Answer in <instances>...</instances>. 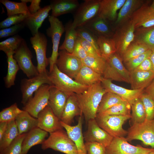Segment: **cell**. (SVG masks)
<instances>
[{
	"mask_svg": "<svg viewBox=\"0 0 154 154\" xmlns=\"http://www.w3.org/2000/svg\"><path fill=\"white\" fill-rule=\"evenodd\" d=\"M48 136V133L38 127L27 133L22 143L23 154H27L33 146L42 144Z\"/></svg>",
	"mask_w": 154,
	"mask_h": 154,
	"instance_id": "cell-26",
	"label": "cell"
},
{
	"mask_svg": "<svg viewBox=\"0 0 154 154\" xmlns=\"http://www.w3.org/2000/svg\"><path fill=\"white\" fill-rule=\"evenodd\" d=\"M13 57L17 62L19 69L29 78L39 74L37 67L32 62V53L24 39L15 51Z\"/></svg>",
	"mask_w": 154,
	"mask_h": 154,
	"instance_id": "cell-9",
	"label": "cell"
},
{
	"mask_svg": "<svg viewBox=\"0 0 154 154\" xmlns=\"http://www.w3.org/2000/svg\"><path fill=\"white\" fill-rule=\"evenodd\" d=\"M64 29V39L59 49L60 50H65L69 53H72L78 37L76 28L73 25L72 22L70 21L66 24Z\"/></svg>",
	"mask_w": 154,
	"mask_h": 154,
	"instance_id": "cell-33",
	"label": "cell"
},
{
	"mask_svg": "<svg viewBox=\"0 0 154 154\" xmlns=\"http://www.w3.org/2000/svg\"><path fill=\"white\" fill-rule=\"evenodd\" d=\"M149 57L145 60L133 71H153V65Z\"/></svg>",
	"mask_w": 154,
	"mask_h": 154,
	"instance_id": "cell-54",
	"label": "cell"
},
{
	"mask_svg": "<svg viewBox=\"0 0 154 154\" xmlns=\"http://www.w3.org/2000/svg\"><path fill=\"white\" fill-rule=\"evenodd\" d=\"M102 77L89 67L83 65L74 79L77 82L89 86L100 81Z\"/></svg>",
	"mask_w": 154,
	"mask_h": 154,
	"instance_id": "cell-30",
	"label": "cell"
},
{
	"mask_svg": "<svg viewBox=\"0 0 154 154\" xmlns=\"http://www.w3.org/2000/svg\"><path fill=\"white\" fill-rule=\"evenodd\" d=\"M107 92L100 81L89 86L81 93L76 94L86 123L89 120L96 118L99 104Z\"/></svg>",
	"mask_w": 154,
	"mask_h": 154,
	"instance_id": "cell-1",
	"label": "cell"
},
{
	"mask_svg": "<svg viewBox=\"0 0 154 154\" xmlns=\"http://www.w3.org/2000/svg\"><path fill=\"white\" fill-rule=\"evenodd\" d=\"M49 134L41 144L42 149H51L65 154H78L75 144L63 129Z\"/></svg>",
	"mask_w": 154,
	"mask_h": 154,
	"instance_id": "cell-2",
	"label": "cell"
},
{
	"mask_svg": "<svg viewBox=\"0 0 154 154\" xmlns=\"http://www.w3.org/2000/svg\"><path fill=\"white\" fill-rule=\"evenodd\" d=\"M148 154H154V149L153 150L149 152Z\"/></svg>",
	"mask_w": 154,
	"mask_h": 154,
	"instance_id": "cell-60",
	"label": "cell"
},
{
	"mask_svg": "<svg viewBox=\"0 0 154 154\" xmlns=\"http://www.w3.org/2000/svg\"><path fill=\"white\" fill-rule=\"evenodd\" d=\"M127 131L125 138L128 141L139 140L145 145L154 149V118L131 125Z\"/></svg>",
	"mask_w": 154,
	"mask_h": 154,
	"instance_id": "cell-6",
	"label": "cell"
},
{
	"mask_svg": "<svg viewBox=\"0 0 154 154\" xmlns=\"http://www.w3.org/2000/svg\"><path fill=\"white\" fill-rule=\"evenodd\" d=\"M150 1L145 3L132 15L130 19L134 25L135 29L154 26V12L148 8Z\"/></svg>",
	"mask_w": 154,
	"mask_h": 154,
	"instance_id": "cell-20",
	"label": "cell"
},
{
	"mask_svg": "<svg viewBox=\"0 0 154 154\" xmlns=\"http://www.w3.org/2000/svg\"><path fill=\"white\" fill-rule=\"evenodd\" d=\"M56 64L60 71L74 79L83 65L81 59L65 50L59 51Z\"/></svg>",
	"mask_w": 154,
	"mask_h": 154,
	"instance_id": "cell-14",
	"label": "cell"
},
{
	"mask_svg": "<svg viewBox=\"0 0 154 154\" xmlns=\"http://www.w3.org/2000/svg\"><path fill=\"white\" fill-rule=\"evenodd\" d=\"M153 149L131 145L124 137H114L106 147V154H148Z\"/></svg>",
	"mask_w": 154,
	"mask_h": 154,
	"instance_id": "cell-13",
	"label": "cell"
},
{
	"mask_svg": "<svg viewBox=\"0 0 154 154\" xmlns=\"http://www.w3.org/2000/svg\"><path fill=\"white\" fill-rule=\"evenodd\" d=\"M131 115H104L97 114L95 119L99 125L113 137H124L127 131L123 127L125 122L130 119Z\"/></svg>",
	"mask_w": 154,
	"mask_h": 154,
	"instance_id": "cell-4",
	"label": "cell"
},
{
	"mask_svg": "<svg viewBox=\"0 0 154 154\" xmlns=\"http://www.w3.org/2000/svg\"><path fill=\"white\" fill-rule=\"evenodd\" d=\"M154 78L153 71L129 72V83L131 89L144 90Z\"/></svg>",
	"mask_w": 154,
	"mask_h": 154,
	"instance_id": "cell-28",
	"label": "cell"
},
{
	"mask_svg": "<svg viewBox=\"0 0 154 154\" xmlns=\"http://www.w3.org/2000/svg\"><path fill=\"white\" fill-rule=\"evenodd\" d=\"M48 78L52 85L69 95L80 94L86 90L88 86L82 85L60 71L56 64L52 70L48 72Z\"/></svg>",
	"mask_w": 154,
	"mask_h": 154,
	"instance_id": "cell-3",
	"label": "cell"
},
{
	"mask_svg": "<svg viewBox=\"0 0 154 154\" xmlns=\"http://www.w3.org/2000/svg\"><path fill=\"white\" fill-rule=\"evenodd\" d=\"M149 58L153 66V71L154 72V51L152 52Z\"/></svg>",
	"mask_w": 154,
	"mask_h": 154,
	"instance_id": "cell-58",
	"label": "cell"
},
{
	"mask_svg": "<svg viewBox=\"0 0 154 154\" xmlns=\"http://www.w3.org/2000/svg\"><path fill=\"white\" fill-rule=\"evenodd\" d=\"M79 37L81 43L88 56L95 57L101 56L100 54L90 43L84 39Z\"/></svg>",
	"mask_w": 154,
	"mask_h": 154,
	"instance_id": "cell-53",
	"label": "cell"
},
{
	"mask_svg": "<svg viewBox=\"0 0 154 154\" xmlns=\"http://www.w3.org/2000/svg\"><path fill=\"white\" fill-rule=\"evenodd\" d=\"M44 84L53 85L48 78V73L39 74L32 78H24L21 80V90L22 94L21 103L24 106L33 96V94Z\"/></svg>",
	"mask_w": 154,
	"mask_h": 154,
	"instance_id": "cell-15",
	"label": "cell"
},
{
	"mask_svg": "<svg viewBox=\"0 0 154 154\" xmlns=\"http://www.w3.org/2000/svg\"><path fill=\"white\" fill-rule=\"evenodd\" d=\"M100 82L103 87L107 92L116 94L130 105L139 98L144 92L142 90L129 89L116 85L109 79L102 77Z\"/></svg>",
	"mask_w": 154,
	"mask_h": 154,
	"instance_id": "cell-18",
	"label": "cell"
},
{
	"mask_svg": "<svg viewBox=\"0 0 154 154\" xmlns=\"http://www.w3.org/2000/svg\"><path fill=\"white\" fill-rule=\"evenodd\" d=\"M82 61L83 65L89 67L102 76L106 64L105 59L102 56H88Z\"/></svg>",
	"mask_w": 154,
	"mask_h": 154,
	"instance_id": "cell-39",
	"label": "cell"
},
{
	"mask_svg": "<svg viewBox=\"0 0 154 154\" xmlns=\"http://www.w3.org/2000/svg\"><path fill=\"white\" fill-rule=\"evenodd\" d=\"M24 39L16 35L10 37L0 42V50L7 54L15 53Z\"/></svg>",
	"mask_w": 154,
	"mask_h": 154,
	"instance_id": "cell-42",
	"label": "cell"
},
{
	"mask_svg": "<svg viewBox=\"0 0 154 154\" xmlns=\"http://www.w3.org/2000/svg\"><path fill=\"white\" fill-rule=\"evenodd\" d=\"M134 41L143 44L149 50L154 51V26L135 29Z\"/></svg>",
	"mask_w": 154,
	"mask_h": 154,
	"instance_id": "cell-32",
	"label": "cell"
},
{
	"mask_svg": "<svg viewBox=\"0 0 154 154\" xmlns=\"http://www.w3.org/2000/svg\"><path fill=\"white\" fill-rule=\"evenodd\" d=\"M101 0H85L80 4L75 12L72 21L76 28L84 27L98 16Z\"/></svg>",
	"mask_w": 154,
	"mask_h": 154,
	"instance_id": "cell-8",
	"label": "cell"
},
{
	"mask_svg": "<svg viewBox=\"0 0 154 154\" xmlns=\"http://www.w3.org/2000/svg\"><path fill=\"white\" fill-rule=\"evenodd\" d=\"M52 85H42L24 105L23 110L37 118L38 114L48 105L50 90Z\"/></svg>",
	"mask_w": 154,
	"mask_h": 154,
	"instance_id": "cell-10",
	"label": "cell"
},
{
	"mask_svg": "<svg viewBox=\"0 0 154 154\" xmlns=\"http://www.w3.org/2000/svg\"><path fill=\"white\" fill-rule=\"evenodd\" d=\"M26 133L19 135L0 154H23L22 143Z\"/></svg>",
	"mask_w": 154,
	"mask_h": 154,
	"instance_id": "cell-45",
	"label": "cell"
},
{
	"mask_svg": "<svg viewBox=\"0 0 154 154\" xmlns=\"http://www.w3.org/2000/svg\"><path fill=\"white\" fill-rule=\"evenodd\" d=\"M135 30L134 24L130 20L114 32L112 38L115 44L116 52L121 56L134 41Z\"/></svg>",
	"mask_w": 154,
	"mask_h": 154,
	"instance_id": "cell-11",
	"label": "cell"
},
{
	"mask_svg": "<svg viewBox=\"0 0 154 154\" xmlns=\"http://www.w3.org/2000/svg\"><path fill=\"white\" fill-rule=\"evenodd\" d=\"M126 0H101L98 16L109 22H115L120 10Z\"/></svg>",
	"mask_w": 154,
	"mask_h": 154,
	"instance_id": "cell-21",
	"label": "cell"
},
{
	"mask_svg": "<svg viewBox=\"0 0 154 154\" xmlns=\"http://www.w3.org/2000/svg\"><path fill=\"white\" fill-rule=\"evenodd\" d=\"M145 46L133 41L129 45L121 57L124 63L143 53L149 50Z\"/></svg>",
	"mask_w": 154,
	"mask_h": 154,
	"instance_id": "cell-41",
	"label": "cell"
},
{
	"mask_svg": "<svg viewBox=\"0 0 154 154\" xmlns=\"http://www.w3.org/2000/svg\"><path fill=\"white\" fill-rule=\"evenodd\" d=\"M146 1L143 0H126L118 13L115 24L117 28L130 19L133 14Z\"/></svg>",
	"mask_w": 154,
	"mask_h": 154,
	"instance_id": "cell-22",
	"label": "cell"
},
{
	"mask_svg": "<svg viewBox=\"0 0 154 154\" xmlns=\"http://www.w3.org/2000/svg\"><path fill=\"white\" fill-rule=\"evenodd\" d=\"M96 37L99 51L103 58L106 60L111 55L116 52L115 44L112 38L104 36Z\"/></svg>",
	"mask_w": 154,
	"mask_h": 154,
	"instance_id": "cell-34",
	"label": "cell"
},
{
	"mask_svg": "<svg viewBox=\"0 0 154 154\" xmlns=\"http://www.w3.org/2000/svg\"><path fill=\"white\" fill-rule=\"evenodd\" d=\"M14 53H9L6 54L8 64L7 72L6 76L4 78L5 87L11 88L15 85L17 74L20 69L13 55Z\"/></svg>",
	"mask_w": 154,
	"mask_h": 154,
	"instance_id": "cell-35",
	"label": "cell"
},
{
	"mask_svg": "<svg viewBox=\"0 0 154 154\" xmlns=\"http://www.w3.org/2000/svg\"><path fill=\"white\" fill-rule=\"evenodd\" d=\"M51 10L50 5L41 8L35 13L29 15L22 23L30 30L33 36L38 32V29L48 17Z\"/></svg>",
	"mask_w": 154,
	"mask_h": 154,
	"instance_id": "cell-25",
	"label": "cell"
},
{
	"mask_svg": "<svg viewBox=\"0 0 154 154\" xmlns=\"http://www.w3.org/2000/svg\"><path fill=\"white\" fill-rule=\"evenodd\" d=\"M15 103L10 106L3 109L0 112V122L7 123L15 120L17 116L22 111Z\"/></svg>",
	"mask_w": 154,
	"mask_h": 154,
	"instance_id": "cell-44",
	"label": "cell"
},
{
	"mask_svg": "<svg viewBox=\"0 0 154 154\" xmlns=\"http://www.w3.org/2000/svg\"><path fill=\"white\" fill-rule=\"evenodd\" d=\"M61 125L75 144L78 154H87L82 133V118L80 116L77 124L72 126L65 123L60 120Z\"/></svg>",
	"mask_w": 154,
	"mask_h": 154,
	"instance_id": "cell-19",
	"label": "cell"
},
{
	"mask_svg": "<svg viewBox=\"0 0 154 154\" xmlns=\"http://www.w3.org/2000/svg\"><path fill=\"white\" fill-rule=\"evenodd\" d=\"M40 0H30L31 4L28 7L31 14H33L37 12L41 8L40 5Z\"/></svg>",
	"mask_w": 154,
	"mask_h": 154,
	"instance_id": "cell-55",
	"label": "cell"
},
{
	"mask_svg": "<svg viewBox=\"0 0 154 154\" xmlns=\"http://www.w3.org/2000/svg\"><path fill=\"white\" fill-rule=\"evenodd\" d=\"M70 96L53 85L50 90L48 105L55 114L60 119Z\"/></svg>",
	"mask_w": 154,
	"mask_h": 154,
	"instance_id": "cell-23",
	"label": "cell"
},
{
	"mask_svg": "<svg viewBox=\"0 0 154 154\" xmlns=\"http://www.w3.org/2000/svg\"><path fill=\"white\" fill-rule=\"evenodd\" d=\"M20 14L8 17L0 23L1 29L8 28L12 26L22 23L29 16Z\"/></svg>",
	"mask_w": 154,
	"mask_h": 154,
	"instance_id": "cell-49",
	"label": "cell"
},
{
	"mask_svg": "<svg viewBox=\"0 0 154 154\" xmlns=\"http://www.w3.org/2000/svg\"><path fill=\"white\" fill-rule=\"evenodd\" d=\"M72 54L81 60L84 59L88 55L80 42L79 37H78L76 40L73 51Z\"/></svg>",
	"mask_w": 154,
	"mask_h": 154,
	"instance_id": "cell-52",
	"label": "cell"
},
{
	"mask_svg": "<svg viewBox=\"0 0 154 154\" xmlns=\"http://www.w3.org/2000/svg\"><path fill=\"white\" fill-rule=\"evenodd\" d=\"M131 105L132 111L131 117V125L143 122L146 119V113L141 100L139 98H137Z\"/></svg>",
	"mask_w": 154,
	"mask_h": 154,
	"instance_id": "cell-40",
	"label": "cell"
},
{
	"mask_svg": "<svg viewBox=\"0 0 154 154\" xmlns=\"http://www.w3.org/2000/svg\"><path fill=\"white\" fill-rule=\"evenodd\" d=\"M131 110L130 104L125 101L114 106L105 112L98 114L104 115H131Z\"/></svg>",
	"mask_w": 154,
	"mask_h": 154,
	"instance_id": "cell-43",
	"label": "cell"
},
{
	"mask_svg": "<svg viewBox=\"0 0 154 154\" xmlns=\"http://www.w3.org/2000/svg\"><path fill=\"white\" fill-rule=\"evenodd\" d=\"M152 51L149 50L144 53L125 62V67L129 72L133 70L145 60L149 58Z\"/></svg>",
	"mask_w": 154,
	"mask_h": 154,
	"instance_id": "cell-47",
	"label": "cell"
},
{
	"mask_svg": "<svg viewBox=\"0 0 154 154\" xmlns=\"http://www.w3.org/2000/svg\"><path fill=\"white\" fill-rule=\"evenodd\" d=\"M125 101H126L118 95L107 92L103 96L99 104L97 114L102 113L113 106Z\"/></svg>",
	"mask_w": 154,
	"mask_h": 154,
	"instance_id": "cell-38",
	"label": "cell"
},
{
	"mask_svg": "<svg viewBox=\"0 0 154 154\" xmlns=\"http://www.w3.org/2000/svg\"><path fill=\"white\" fill-rule=\"evenodd\" d=\"M85 145L87 154H106V147L96 142H86Z\"/></svg>",
	"mask_w": 154,
	"mask_h": 154,
	"instance_id": "cell-50",
	"label": "cell"
},
{
	"mask_svg": "<svg viewBox=\"0 0 154 154\" xmlns=\"http://www.w3.org/2000/svg\"><path fill=\"white\" fill-rule=\"evenodd\" d=\"M139 98L144 106L146 113V119H152L154 118V101L144 92Z\"/></svg>",
	"mask_w": 154,
	"mask_h": 154,
	"instance_id": "cell-46",
	"label": "cell"
},
{
	"mask_svg": "<svg viewBox=\"0 0 154 154\" xmlns=\"http://www.w3.org/2000/svg\"><path fill=\"white\" fill-rule=\"evenodd\" d=\"M107 20L97 16L84 26L96 37L104 36L112 38L114 32Z\"/></svg>",
	"mask_w": 154,
	"mask_h": 154,
	"instance_id": "cell-24",
	"label": "cell"
},
{
	"mask_svg": "<svg viewBox=\"0 0 154 154\" xmlns=\"http://www.w3.org/2000/svg\"><path fill=\"white\" fill-rule=\"evenodd\" d=\"M25 27L22 23L15 25L8 28L1 29L0 31V38L14 36Z\"/></svg>",
	"mask_w": 154,
	"mask_h": 154,
	"instance_id": "cell-51",
	"label": "cell"
},
{
	"mask_svg": "<svg viewBox=\"0 0 154 154\" xmlns=\"http://www.w3.org/2000/svg\"><path fill=\"white\" fill-rule=\"evenodd\" d=\"M7 124L8 123L7 122H0V140L1 139L7 129Z\"/></svg>",
	"mask_w": 154,
	"mask_h": 154,
	"instance_id": "cell-57",
	"label": "cell"
},
{
	"mask_svg": "<svg viewBox=\"0 0 154 154\" xmlns=\"http://www.w3.org/2000/svg\"><path fill=\"white\" fill-rule=\"evenodd\" d=\"M144 92L148 95L154 101V78L149 86L144 90Z\"/></svg>",
	"mask_w": 154,
	"mask_h": 154,
	"instance_id": "cell-56",
	"label": "cell"
},
{
	"mask_svg": "<svg viewBox=\"0 0 154 154\" xmlns=\"http://www.w3.org/2000/svg\"><path fill=\"white\" fill-rule=\"evenodd\" d=\"M82 114L76 94H74L68 97L60 120L70 125L75 117L81 116Z\"/></svg>",
	"mask_w": 154,
	"mask_h": 154,
	"instance_id": "cell-27",
	"label": "cell"
},
{
	"mask_svg": "<svg viewBox=\"0 0 154 154\" xmlns=\"http://www.w3.org/2000/svg\"><path fill=\"white\" fill-rule=\"evenodd\" d=\"M106 60L102 77L106 79L129 83V72L123 63L121 56L116 52Z\"/></svg>",
	"mask_w": 154,
	"mask_h": 154,
	"instance_id": "cell-5",
	"label": "cell"
},
{
	"mask_svg": "<svg viewBox=\"0 0 154 154\" xmlns=\"http://www.w3.org/2000/svg\"><path fill=\"white\" fill-rule=\"evenodd\" d=\"M30 41L36 54L37 67L39 74H48L46 68L49 64V59L46 55L47 39L46 36L39 31L31 37Z\"/></svg>",
	"mask_w": 154,
	"mask_h": 154,
	"instance_id": "cell-12",
	"label": "cell"
},
{
	"mask_svg": "<svg viewBox=\"0 0 154 154\" xmlns=\"http://www.w3.org/2000/svg\"><path fill=\"white\" fill-rule=\"evenodd\" d=\"M37 119V127L49 133L63 128L60 119L48 105L38 114Z\"/></svg>",
	"mask_w": 154,
	"mask_h": 154,
	"instance_id": "cell-17",
	"label": "cell"
},
{
	"mask_svg": "<svg viewBox=\"0 0 154 154\" xmlns=\"http://www.w3.org/2000/svg\"><path fill=\"white\" fill-rule=\"evenodd\" d=\"M50 3L51 15L57 17L62 15L75 12L80 5L77 0H53L50 1Z\"/></svg>",
	"mask_w": 154,
	"mask_h": 154,
	"instance_id": "cell-29",
	"label": "cell"
},
{
	"mask_svg": "<svg viewBox=\"0 0 154 154\" xmlns=\"http://www.w3.org/2000/svg\"><path fill=\"white\" fill-rule=\"evenodd\" d=\"M50 27L46 30L47 35L51 38L52 50L51 55L49 58V71L51 72L56 64L59 56L58 50L62 35L65 32L64 26L62 23L57 17L48 16Z\"/></svg>",
	"mask_w": 154,
	"mask_h": 154,
	"instance_id": "cell-7",
	"label": "cell"
},
{
	"mask_svg": "<svg viewBox=\"0 0 154 154\" xmlns=\"http://www.w3.org/2000/svg\"><path fill=\"white\" fill-rule=\"evenodd\" d=\"M15 121L19 135L27 133L37 127V119L23 110L17 116Z\"/></svg>",
	"mask_w": 154,
	"mask_h": 154,
	"instance_id": "cell-31",
	"label": "cell"
},
{
	"mask_svg": "<svg viewBox=\"0 0 154 154\" xmlns=\"http://www.w3.org/2000/svg\"><path fill=\"white\" fill-rule=\"evenodd\" d=\"M148 7L150 11L154 12V0L153 1L151 4L149 5V4Z\"/></svg>",
	"mask_w": 154,
	"mask_h": 154,
	"instance_id": "cell-59",
	"label": "cell"
},
{
	"mask_svg": "<svg viewBox=\"0 0 154 154\" xmlns=\"http://www.w3.org/2000/svg\"><path fill=\"white\" fill-rule=\"evenodd\" d=\"M0 2L6 7L8 17L20 14L31 15L26 3L17 2L9 0H1Z\"/></svg>",
	"mask_w": 154,
	"mask_h": 154,
	"instance_id": "cell-36",
	"label": "cell"
},
{
	"mask_svg": "<svg viewBox=\"0 0 154 154\" xmlns=\"http://www.w3.org/2000/svg\"><path fill=\"white\" fill-rule=\"evenodd\" d=\"M76 31L78 37L90 43L100 54L97 44L96 36L84 27L77 28Z\"/></svg>",
	"mask_w": 154,
	"mask_h": 154,
	"instance_id": "cell-48",
	"label": "cell"
},
{
	"mask_svg": "<svg viewBox=\"0 0 154 154\" xmlns=\"http://www.w3.org/2000/svg\"><path fill=\"white\" fill-rule=\"evenodd\" d=\"M19 135L15 120L8 123L7 129L0 140V152L8 147Z\"/></svg>",
	"mask_w": 154,
	"mask_h": 154,
	"instance_id": "cell-37",
	"label": "cell"
},
{
	"mask_svg": "<svg viewBox=\"0 0 154 154\" xmlns=\"http://www.w3.org/2000/svg\"><path fill=\"white\" fill-rule=\"evenodd\" d=\"M87 123V129L83 134L86 142L99 143L106 147L110 144L114 137L99 126L95 119L89 120Z\"/></svg>",
	"mask_w": 154,
	"mask_h": 154,
	"instance_id": "cell-16",
	"label": "cell"
}]
</instances>
